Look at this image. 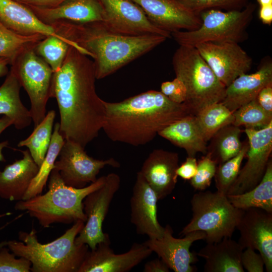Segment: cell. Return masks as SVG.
<instances>
[{
  "mask_svg": "<svg viewBox=\"0 0 272 272\" xmlns=\"http://www.w3.org/2000/svg\"><path fill=\"white\" fill-rule=\"evenodd\" d=\"M45 36L20 34L5 27L0 22V57L8 59L11 65L26 50L34 48Z\"/></svg>",
  "mask_w": 272,
  "mask_h": 272,
  "instance_id": "cell-33",
  "label": "cell"
},
{
  "mask_svg": "<svg viewBox=\"0 0 272 272\" xmlns=\"http://www.w3.org/2000/svg\"><path fill=\"white\" fill-rule=\"evenodd\" d=\"M194 116L197 124L207 142L221 128L232 124L234 120L233 112L222 102L209 105Z\"/></svg>",
  "mask_w": 272,
  "mask_h": 272,
  "instance_id": "cell-32",
  "label": "cell"
},
{
  "mask_svg": "<svg viewBox=\"0 0 272 272\" xmlns=\"http://www.w3.org/2000/svg\"><path fill=\"white\" fill-rule=\"evenodd\" d=\"M240 232L238 242L244 249L257 250L267 272L272 271V213L259 208H249L236 227Z\"/></svg>",
  "mask_w": 272,
  "mask_h": 272,
  "instance_id": "cell-17",
  "label": "cell"
},
{
  "mask_svg": "<svg viewBox=\"0 0 272 272\" xmlns=\"http://www.w3.org/2000/svg\"><path fill=\"white\" fill-rule=\"evenodd\" d=\"M259 18L263 24L270 25L272 23V5L260 7Z\"/></svg>",
  "mask_w": 272,
  "mask_h": 272,
  "instance_id": "cell-46",
  "label": "cell"
},
{
  "mask_svg": "<svg viewBox=\"0 0 272 272\" xmlns=\"http://www.w3.org/2000/svg\"><path fill=\"white\" fill-rule=\"evenodd\" d=\"M21 3L43 8H54L67 0H15Z\"/></svg>",
  "mask_w": 272,
  "mask_h": 272,
  "instance_id": "cell-45",
  "label": "cell"
},
{
  "mask_svg": "<svg viewBox=\"0 0 272 272\" xmlns=\"http://www.w3.org/2000/svg\"><path fill=\"white\" fill-rule=\"evenodd\" d=\"M34 48L28 49L21 53L11 64L10 70L29 96L30 111L35 127L46 115L54 73L36 53Z\"/></svg>",
  "mask_w": 272,
  "mask_h": 272,
  "instance_id": "cell-9",
  "label": "cell"
},
{
  "mask_svg": "<svg viewBox=\"0 0 272 272\" xmlns=\"http://www.w3.org/2000/svg\"><path fill=\"white\" fill-rule=\"evenodd\" d=\"M102 130L112 141L134 147L152 141L174 121L192 115L184 103L169 100L161 91L149 90L120 102L104 101Z\"/></svg>",
  "mask_w": 272,
  "mask_h": 272,
  "instance_id": "cell-2",
  "label": "cell"
},
{
  "mask_svg": "<svg viewBox=\"0 0 272 272\" xmlns=\"http://www.w3.org/2000/svg\"><path fill=\"white\" fill-rule=\"evenodd\" d=\"M85 222L78 221L59 237L46 243L39 242L37 232L20 231V241L10 240L7 247L16 256L31 263L32 272H78L89 251L85 244H78L75 239Z\"/></svg>",
  "mask_w": 272,
  "mask_h": 272,
  "instance_id": "cell-4",
  "label": "cell"
},
{
  "mask_svg": "<svg viewBox=\"0 0 272 272\" xmlns=\"http://www.w3.org/2000/svg\"><path fill=\"white\" fill-rule=\"evenodd\" d=\"M9 145L8 141L0 142V162H5L4 156L3 154V150Z\"/></svg>",
  "mask_w": 272,
  "mask_h": 272,
  "instance_id": "cell-49",
  "label": "cell"
},
{
  "mask_svg": "<svg viewBox=\"0 0 272 272\" xmlns=\"http://www.w3.org/2000/svg\"><path fill=\"white\" fill-rule=\"evenodd\" d=\"M271 84L272 61L270 58H265L255 72L238 76L226 87L225 97L221 102L234 112L255 99L263 88Z\"/></svg>",
  "mask_w": 272,
  "mask_h": 272,
  "instance_id": "cell-21",
  "label": "cell"
},
{
  "mask_svg": "<svg viewBox=\"0 0 272 272\" xmlns=\"http://www.w3.org/2000/svg\"><path fill=\"white\" fill-rule=\"evenodd\" d=\"M0 22L22 35L63 37L56 33L50 25L40 20L26 5L15 0H0Z\"/></svg>",
  "mask_w": 272,
  "mask_h": 272,
  "instance_id": "cell-24",
  "label": "cell"
},
{
  "mask_svg": "<svg viewBox=\"0 0 272 272\" xmlns=\"http://www.w3.org/2000/svg\"><path fill=\"white\" fill-rule=\"evenodd\" d=\"M110 241L99 243L88 251L78 272H127L152 253L143 243H134L128 251L115 254Z\"/></svg>",
  "mask_w": 272,
  "mask_h": 272,
  "instance_id": "cell-18",
  "label": "cell"
},
{
  "mask_svg": "<svg viewBox=\"0 0 272 272\" xmlns=\"http://www.w3.org/2000/svg\"><path fill=\"white\" fill-rule=\"evenodd\" d=\"M105 179L106 176H101L90 185L78 188L65 185L59 172L53 169L48 178V191L27 200L17 201L14 208L26 211L44 228L54 223L71 224L78 221L85 223L83 200L87 195L101 187Z\"/></svg>",
  "mask_w": 272,
  "mask_h": 272,
  "instance_id": "cell-5",
  "label": "cell"
},
{
  "mask_svg": "<svg viewBox=\"0 0 272 272\" xmlns=\"http://www.w3.org/2000/svg\"><path fill=\"white\" fill-rule=\"evenodd\" d=\"M256 7L255 4L249 2L241 10L203 11L199 13L201 23L198 28L173 32L171 38L179 45L192 47L208 42L239 43L248 37L247 28Z\"/></svg>",
  "mask_w": 272,
  "mask_h": 272,
  "instance_id": "cell-7",
  "label": "cell"
},
{
  "mask_svg": "<svg viewBox=\"0 0 272 272\" xmlns=\"http://www.w3.org/2000/svg\"><path fill=\"white\" fill-rule=\"evenodd\" d=\"M235 208L245 210L259 208L272 213V161L270 158L264 174L252 189L242 193L226 195Z\"/></svg>",
  "mask_w": 272,
  "mask_h": 272,
  "instance_id": "cell-28",
  "label": "cell"
},
{
  "mask_svg": "<svg viewBox=\"0 0 272 272\" xmlns=\"http://www.w3.org/2000/svg\"><path fill=\"white\" fill-rule=\"evenodd\" d=\"M241 263L244 269L248 272H263L264 267L263 259L255 250L246 248L241 255Z\"/></svg>",
  "mask_w": 272,
  "mask_h": 272,
  "instance_id": "cell-41",
  "label": "cell"
},
{
  "mask_svg": "<svg viewBox=\"0 0 272 272\" xmlns=\"http://www.w3.org/2000/svg\"><path fill=\"white\" fill-rule=\"evenodd\" d=\"M8 244V241H4L0 242V249L4 246H7Z\"/></svg>",
  "mask_w": 272,
  "mask_h": 272,
  "instance_id": "cell-51",
  "label": "cell"
},
{
  "mask_svg": "<svg viewBox=\"0 0 272 272\" xmlns=\"http://www.w3.org/2000/svg\"><path fill=\"white\" fill-rule=\"evenodd\" d=\"M23 158L7 165L0 171V197L11 201L23 199L39 167L28 150L20 151Z\"/></svg>",
  "mask_w": 272,
  "mask_h": 272,
  "instance_id": "cell-23",
  "label": "cell"
},
{
  "mask_svg": "<svg viewBox=\"0 0 272 272\" xmlns=\"http://www.w3.org/2000/svg\"><path fill=\"white\" fill-rule=\"evenodd\" d=\"M195 47L226 87L251 67L252 58L238 43L208 42Z\"/></svg>",
  "mask_w": 272,
  "mask_h": 272,
  "instance_id": "cell-14",
  "label": "cell"
},
{
  "mask_svg": "<svg viewBox=\"0 0 272 272\" xmlns=\"http://www.w3.org/2000/svg\"><path fill=\"white\" fill-rule=\"evenodd\" d=\"M9 248L4 246L0 249V272H29L31 262L24 258H16V255L10 252Z\"/></svg>",
  "mask_w": 272,
  "mask_h": 272,
  "instance_id": "cell-39",
  "label": "cell"
},
{
  "mask_svg": "<svg viewBox=\"0 0 272 272\" xmlns=\"http://www.w3.org/2000/svg\"><path fill=\"white\" fill-rule=\"evenodd\" d=\"M242 130L233 124L227 125L219 130L210 140L208 151L211 153L217 165L237 155L243 144L240 140Z\"/></svg>",
  "mask_w": 272,
  "mask_h": 272,
  "instance_id": "cell-30",
  "label": "cell"
},
{
  "mask_svg": "<svg viewBox=\"0 0 272 272\" xmlns=\"http://www.w3.org/2000/svg\"><path fill=\"white\" fill-rule=\"evenodd\" d=\"M249 144L247 160L227 195L242 193L256 186L262 178L272 151V122L266 127L244 129Z\"/></svg>",
  "mask_w": 272,
  "mask_h": 272,
  "instance_id": "cell-12",
  "label": "cell"
},
{
  "mask_svg": "<svg viewBox=\"0 0 272 272\" xmlns=\"http://www.w3.org/2000/svg\"><path fill=\"white\" fill-rule=\"evenodd\" d=\"M248 148V142H245L237 155L217 165L214 178L218 192L227 195L229 188L238 175Z\"/></svg>",
  "mask_w": 272,
  "mask_h": 272,
  "instance_id": "cell-36",
  "label": "cell"
},
{
  "mask_svg": "<svg viewBox=\"0 0 272 272\" xmlns=\"http://www.w3.org/2000/svg\"><path fill=\"white\" fill-rule=\"evenodd\" d=\"M21 87L17 77L11 70L0 86V114L10 118L17 129L27 127L32 121L30 110L21 101Z\"/></svg>",
  "mask_w": 272,
  "mask_h": 272,
  "instance_id": "cell-27",
  "label": "cell"
},
{
  "mask_svg": "<svg viewBox=\"0 0 272 272\" xmlns=\"http://www.w3.org/2000/svg\"><path fill=\"white\" fill-rule=\"evenodd\" d=\"M120 186V178L114 173L106 176L103 185L87 195L83 200L86 224L75 239L78 244H87L94 249L97 245L109 241V235L103 231V223L111 202Z\"/></svg>",
  "mask_w": 272,
  "mask_h": 272,
  "instance_id": "cell-11",
  "label": "cell"
},
{
  "mask_svg": "<svg viewBox=\"0 0 272 272\" xmlns=\"http://www.w3.org/2000/svg\"><path fill=\"white\" fill-rule=\"evenodd\" d=\"M25 5L48 25L57 21L81 24L102 22L104 18V10L99 0H67L57 7L49 8Z\"/></svg>",
  "mask_w": 272,
  "mask_h": 272,
  "instance_id": "cell-22",
  "label": "cell"
},
{
  "mask_svg": "<svg viewBox=\"0 0 272 272\" xmlns=\"http://www.w3.org/2000/svg\"><path fill=\"white\" fill-rule=\"evenodd\" d=\"M9 65H11V62L8 59L0 57V78L7 75Z\"/></svg>",
  "mask_w": 272,
  "mask_h": 272,
  "instance_id": "cell-47",
  "label": "cell"
},
{
  "mask_svg": "<svg viewBox=\"0 0 272 272\" xmlns=\"http://www.w3.org/2000/svg\"><path fill=\"white\" fill-rule=\"evenodd\" d=\"M197 162L195 157L188 156L185 161L179 166L176 174L184 180H190L195 174Z\"/></svg>",
  "mask_w": 272,
  "mask_h": 272,
  "instance_id": "cell-42",
  "label": "cell"
},
{
  "mask_svg": "<svg viewBox=\"0 0 272 272\" xmlns=\"http://www.w3.org/2000/svg\"><path fill=\"white\" fill-rule=\"evenodd\" d=\"M256 99L263 109L272 114V84L263 88L258 94Z\"/></svg>",
  "mask_w": 272,
  "mask_h": 272,
  "instance_id": "cell-43",
  "label": "cell"
},
{
  "mask_svg": "<svg viewBox=\"0 0 272 272\" xmlns=\"http://www.w3.org/2000/svg\"><path fill=\"white\" fill-rule=\"evenodd\" d=\"M217 164L211 153L207 152L198 162L195 175L190 180L191 186L195 189L202 191L209 187L214 177Z\"/></svg>",
  "mask_w": 272,
  "mask_h": 272,
  "instance_id": "cell-38",
  "label": "cell"
},
{
  "mask_svg": "<svg viewBox=\"0 0 272 272\" xmlns=\"http://www.w3.org/2000/svg\"><path fill=\"white\" fill-rule=\"evenodd\" d=\"M58 157L53 169L59 172L65 185L78 188L95 182L100 171L105 166H120L113 158L99 160L90 157L82 146L70 140H65Z\"/></svg>",
  "mask_w": 272,
  "mask_h": 272,
  "instance_id": "cell-10",
  "label": "cell"
},
{
  "mask_svg": "<svg viewBox=\"0 0 272 272\" xmlns=\"http://www.w3.org/2000/svg\"><path fill=\"white\" fill-rule=\"evenodd\" d=\"M193 12L199 15L203 11L210 9L225 11L241 10L249 0H178Z\"/></svg>",
  "mask_w": 272,
  "mask_h": 272,
  "instance_id": "cell-37",
  "label": "cell"
},
{
  "mask_svg": "<svg viewBox=\"0 0 272 272\" xmlns=\"http://www.w3.org/2000/svg\"><path fill=\"white\" fill-rule=\"evenodd\" d=\"M161 92L169 100L176 103H183L186 99V89L183 82L175 78L171 81L163 82Z\"/></svg>",
  "mask_w": 272,
  "mask_h": 272,
  "instance_id": "cell-40",
  "label": "cell"
},
{
  "mask_svg": "<svg viewBox=\"0 0 272 272\" xmlns=\"http://www.w3.org/2000/svg\"><path fill=\"white\" fill-rule=\"evenodd\" d=\"M158 201L154 191L138 172L130 200V222L138 234L146 235L149 239L161 238L164 230L157 218Z\"/></svg>",
  "mask_w": 272,
  "mask_h": 272,
  "instance_id": "cell-19",
  "label": "cell"
},
{
  "mask_svg": "<svg viewBox=\"0 0 272 272\" xmlns=\"http://www.w3.org/2000/svg\"><path fill=\"white\" fill-rule=\"evenodd\" d=\"M93 60L70 46L61 68L53 73L50 98L56 100L59 132L64 140L85 148L102 129L106 110L98 95Z\"/></svg>",
  "mask_w": 272,
  "mask_h": 272,
  "instance_id": "cell-1",
  "label": "cell"
},
{
  "mask_svg": "<svg viewBox=\"0 0 272 272\" xmlns=\"http://www.w3.org/2000/svg\"><path fill=\"white\" fill-rule=\"evenodd\" d=\"M244 249L231 237L207 243L196 254L205 260V272H244L241 255Z\"/></svg>",
  "mask_w": 272,
  "mask_h": 272,
  "instance_id": "cell-25",
  "label": "cell"
},
{
  "mask_svg": "<svg viewBox=\"0 0 272 272\" xmlns=\"http://www.w3.org/2000/svg\"><path fill=\"white\" fill-rule=\"evenodd\" d=\"M103 10L101 22L109 31L127 36L160 35L167 39L170 33L154 25L141 7L132 0H99Z\"/></svg>",
  "mask_w": 272,
  "mask_h": 272,
  "instance_id": "cell-13",
  "label": "cell"
},
{
  "mask_svg": "<svg viewBox=\"0 0 272 272\" xmlns=\"http://www.w3.org/2000/svg\"><path fill=\"white\" fill-rule=\"evenodd\" d=\"M178 154L163 149H155L144 162L141 173L159 200L170 194L177 182Z\"/></svg>",
  "mask_w": 272,
  "mask_h": 272,
  "instance_id": "cell-20",
  "label": "cell"
},
{
  "mask_svg": "<svg viewBox=\"0 0 272 272\" xmlns=\"http://www.w3.org/2000/svg\"><path fill=\"white\" fill-rule=\"evenodd\" d=\"M260 7L272 5V0H257Z\"/></svg>",
  "mask_w": 272,
  "mask_h": 272,
  "instance_id": "cell-50",
  "label": "cell"
},
{
  "mask_svg": "<svg viewBox=\"0 0 272 272\" xmlns=\"http://www.w3.org/2000/svg\"><path fill=\"white\" fill-rule=\"evenodd\" d=\"M170 268L160 258L148 261L144 265V272H169Z\"/></svg>",
  "mask_w": 272,
  "mask_h": 272,
  "instance_id": "cell-44",
  "label": "cell"
},
{
  "mask_svg": "<svg viewBox=\"0 0 272 272\" xmlns=\"http://www.w3.org/2000/svg\"><path fill=\"white\" fill-rule=\"evenodd\" d=\"M132 1L141 7L154 25L170 34L194 30L201 25L199 15L178 0Z\"/></svg>",
  "mask_w": 272,
  "mask_h": 272,
  "instance_id": "cell-16",
  "label": "cell"
},
{
  "mask_svg": "<svg viewBox=\"0 0 272 272\" xmlns=\"http://www.w3.org/2000/svg\"><path fill=\"white\" fill-rule=\"evenodd\" d=\"M55 117V111H49L41 122L34 127L31 134L21 141L18 147H26L33 160L39 167L49 148Z\"/></svg>",
  "mask_w": 272,
  "mask_h": 272,
  "instance_id": "cell-31",
  "label": "cell"
},
{
  "mask_svg": "<svg viewBox=\"0 0 272 272\" xmlns=\"http://www.w3.org/2000/svg\"><path fill=\"white\" fill-rule=\"evenodd\" d=\"M55 32L75 43L93 59L97 80L115 73L164 42L165 36H127L108 30L101 22L75 23L57 21L50 24Z\"/></svg>",
  "mask_w": 272,
  "mask_h": 272,
  "instance_id": "cell-3",
  "label": "cell"
},
{
  "mask_svg": "<svg viewBox=\"0 0 272 272\" xmlns=\"http://www.w3.org/2000/svg\"><path fill=\"white\" fill-rule=\"evenodd\" d=\"M190 203L192 218L179 234L201 231L206 234L207 243L231 237L244 212L233 206L226 194L217 191H200L193 195Z\"/></svg>",
  "mask_w": 272,
  "mask_h": 272,
  "instance_id": "cell-8",
  "label": "cell"
},
{
  "mask_svg": "<svg viewBox=\"0 0 272 272\" xmlns=\"http://www.w3.org/2000/svg\"><path fill=\"white\" fill-rule=\"evenodd\" d=\"M13 124L12 119L9 117L4 115L0 118V134L8 127Z\"/></svg>",
  "mask_w": 272,
  "mask_h": 272,
  "instance_id": "cell-48",
  "label": "cell"
},
{
  "mask_svg": "<svg viewBox=\"0 0 272 272\" xmlns=\"http://www.w3.org/2000/svg\"><path fill=\"white\" fill-rule=\"evenodd\" d=\"M173 233L171 227L167 225L161 238L149 239L143 243L174 271L194 272L196 269L191 264L198 259L190 251V247L194 242L205 240V233L194 231L185 235L184 238H177L173 236Z\"/></svg>",
  "mask_w": 272,
  "mask_h": 272,
  "instance_id": "cell-15",
  "label": "cell"
},
{
  "mask_svg": "<svg viewBox=\"0 0 272 272\" xmlns=\"http://www.w3.org/2000/svg\"><path fill=\"white\" fill-rule=\"evenodd\" d=\"M59 123L54 126L50 145L38 172L31 182L22 200H27L41 194L46 186L49 175L54 168L64 139L59 132Z\"/></svg>",
  "mask_w": 272,
  "mask_h": 272,
  "instance_id": "cell-29",
  "label": "cell"
},
{
  "mask_svg": "<svg viewBox=\"0 0 272 272\" xmlns=\"http://www.w3.org/2000/svg\"><path fill=\"white\" fill-rule=\"evenodd\" d=\"M158 135L185 150L188 156L195 157L197 153H207V142L200 132L194 115H188L174 121L161 130Z\"/></svg>",
  "mask_w": 272,
  "mask_h": 272,
  "instance_id": "cell-26",
  "label": "cell"
},
{
  "mask_svg": "<svg viewBox=\"0 0 272 272\" xmlns=\"http://www.w3.org/2000/svg\"><path fill=\"white\" fill-rule=\"evenodd\" d=\"M233 115L232 124L245 128L261 129L272 122V114L263 109L256 99L240 107Z\"/></svg>",
  "mask_w": 272,
  "mask_h": 272,
  "instance_id": "cell-35",
  "label": "cell"
},
{
  "mask_svg": "<svg viewBox=\"0 0 272 272\" xmlns=\"http://www.w3.org/2000/svg\"><path fill=\"white\" fill-rule=\"evenodd\" d=\"M172 63L176 77L186 89V99L183 103L192 115L209 105L223 101L226 86L195 47L179 45L173 55Z\"/></svg>",
  "mask_w": 272,
  "mask_h": 272,
  "instance_id": "cell-6",
  "label": "cell"
},
{
  "mask_svg": "<svg viewBox=\"0 0 272 272\" xmlns=\"http://www.w3.org/2000/svg\"><path fill=\"white\" fill-rule=\"evenodd\" d=\"M70 46L75 47L82 53L79 47L73 42L55 36L45 37L36 44L34 49L55 73L61 68Z\"/></svg>",
  "mask_w": 272,
  "mask_h": 272,
  "instance_id": "cell-34",
  "label": "cell"
}]
</instances>
